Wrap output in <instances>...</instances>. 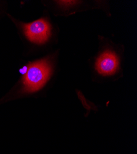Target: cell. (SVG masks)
Listing matches in <instances>:
<instances>
[{
  "label": "cell",
  "mask_w": 137,
  "mask_h": 154,
  "mask_svg": "<svg viewBox=\"0 0 137 154\" xmlns=\"http://www.w3.org/2000/svg\"><path fill=\"white\" fill-rule=\"evenodd\" d=\"M51 66L45 59L30 63L23 77V91L33 93L41 89L51 75Z\"/></svg>",
  "instance_id": "6da1fadb"
},
{
  "label": "cell",
  "mask_w": 137,
  "mask_h": 154,
  "mask_svg": "<svg viewBox=\"0 0 137 154\" xmlns=\"http://www.w3.org/2000/svg\"><path fill=\"white\" fill-rule=\"evenodd\" d=\"M23 29L28 39L36 44L44 43L51 35V25L44 19L23 24Z\"/></svg>",
  "instance_id": "7a4b0ae2"
},
{
  "label": "cell",
  "mask_w": 137,
  "mask_h": 154,
  "mask_svg": "<svg viewBox=\"0 0 137 154\" xmlns=\"http://www.w3.org/2000/svg\"><path fill=\"white\" fill-rule=\"evenodd\" d=\"M119 67L117 56L111 51H106L100 56L96 62V69L99 73L107 76L114 74Z\"/></svg>",
  "instance_id": "3957f363"
},
{
  "label": "cell",
  "mask_w": 137,
  "mask_h": 154,
  "mask_svg": "<svg viewBox=\"0 0 137 154\" xmlns=\"http://www.w3.org/2000/svg\"><path fill=\"white\" fill-rule=\"evenodd\" d=\"M60 4L63 5H67V6H70L71 5H73L76 2H67V1H65V2H59Z\"/></svg>",
  "instance_id": "277c9868"
}]
</instances>
